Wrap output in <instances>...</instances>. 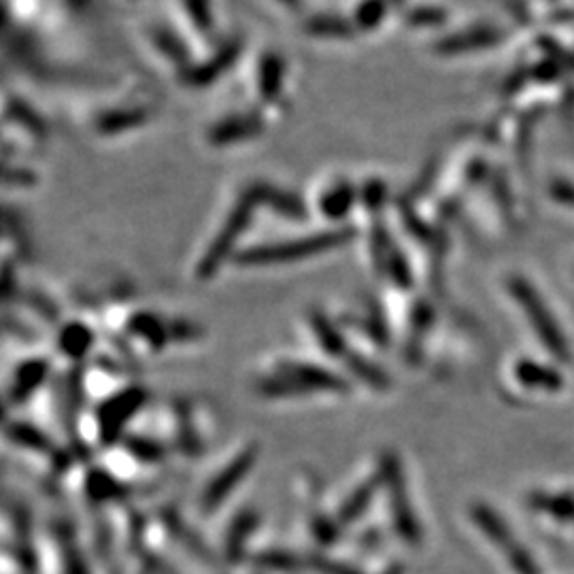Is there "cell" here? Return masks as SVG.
<instances>
[{
    "label": "cell",
    "instance_id": "obj_1",
    "mask_svg": "<svg viewBox=\"0 0 574 574\" xmlns=\"http://www.w3.org/2000/svg\"><path fill=\"white\" fill-rule=\"evenodd\" d=\"M353 239V232L345 226L319 230V232L294 236L290 241H277V243L247 247L234 257L236 266L247 268H266V266H287V264L305 262L308 257L330 253L339 247L347 245Z\"/></svg>",
    "mask_w": 574,
    "mask_h": 574
},
{
    "label": "cell",
    "instance_id": "obj_2",
    "mask_svg": "<svg viewBox=\"0 0 574 574\" xmlns=\"http://www.w3.org/2000/svg\"><path fill=\"white\" fill-rule=\"evenodd\" d=\"M256 211V202L249 198L247 191H243L241 198L236 200L232 209H230L228 217L224 219L222 228H219L215 236L211 239L207 251L200 256L198 264H196V279L211 281L219 273V268L230 262V257L239 256L236 247H239L241 239H243L247 230H249L253 213Z\"/></svg>",
    "mask_w": 574,
    "mask_h": 574
},
{
    "label": "cell",
    "instance_id": "obj_3",
    "mask_svg": "<svg viewBox=\"0 0 574 574\" xmlns=\"http://www.w3.org/2000/svg\"><path fill=\"white\" fill-rule=\"evenodd\" d=\"M345 383L330 370L315 364L285 362L260 381V392L268 398H290L294 393L342 392Z\"/></svg>",
    "mask_w": 574,
    "mask_h": 574
},
{
    "label": "cell",
    "instance_id": "obj_4",
    "mask_svg": "<svg viewBox=\"0 0 574 574\" xmlns=\"http://www.w3.org/2000/svg\"><path fill=\"white\" fill-rule=\"evenodd\" d=\"M472 519L478 523V528H481L483 534H485L492 543L498 544L500 551L506 555V560L513 564L517 574H538L536 561H534L532 555L523 549V544L513 536V532L506 528V523L500 519L498 513H494L487 506L478 504L472 509Z\"/></svg>",
    "mask_w": 574,
    "mask_h": 574
},
{
    "label": "cell",
    "instance_id": "obj_5",
    "mask_svg": "<svg viewBox=\"0 0 574 574\" xmlns=\"http://www.w3.org/2000/svg\"><path fill=\"white\" fill-rule=\"evenodd\" d=\"M256 455H257V449L247 447L245 452L234 455V458L211 478V483L207 485V489L200 496L202 513H205V511L207 513H213L219 504L226 502L230 494H232L234 489L243 483V478L249 475L253 461H256Z\"/></svg>",
    "mask_w": 574,
    "mask_h": 574
},
{
    "label": "cell",
    "instance_id": "obj_6",
    "mask_svg": "<svg viewBox=\"0 0 574 574\" xmlns=\"http://www.w3.org/2000/svg\"><path fill=\"white\" fill-rule=\"evenodd\" d=\"M243 191L249 194V198L256 202L257 209H268L274 215L290 219V222H305L308 217V209L300 196H296L294 191L279 188L274 183L253 181Z\"/></svg>",
    "mask_w": 574,
    "mask_h": 574
},
{
    "label": "cell",
    "instance_id": "obj_7",
    "mask_svg": "<svg viewBox=\"0 0 574 574\" xmlns=\"http://www.w3.org/2000/svg\"><path fill=\"white\" fill-rule=\"evenodd\" d=\"M262 131L264 122L257 114H232L213 123L209 132H207V139H209L213 148L226 149L260 137Z\"/></svg>",
    "mask_w": 574,
    "mask_h": 574
},
{
    "label": "cell",
    "instance_id": "obj_8",
    "mask_svg": "<svg viewBox=\"0 0 574 574\" xmlns=\"http://www.w3.org/2000/svg\"><path fill=\"white\" fill-rule=\"evenodd\" d=\"M517 298H519L521 307L526 308V313L530 315L534 330L538 332V336L544 341V345L549 347V351L557 358H568L564 336L560 334V330H557V325L553 319H551L547 308H543V305H540V300L534 296L530 287L517 285Z\"/></svg>",
    "mask_w": 574,
    "mask_h": 574
},
{
    "label": "cell",
    "instance_id": "obj_9",
    "mask_svg": "<svg viewBox=\"0 0 574 574\" xmlns=\"http://www.w3.org/2000/svg\"><path fill=\"white\" fill-rule=\"evenodd\" d=\"M241 55V43L239 41H226L213 52L209 58L191 64L185 71V81L191 88H207L211 83H215L219 77L226 75L228 69H232L236 58Z\"/></svg>",
    "mask_w": 574,
    "mask_h": 574
},
{
    "label": "cell",
    "instance_id": "obj_10",
    "mask_svg": "<svg viewBox=\"0 0 574 574\" xmlns=\"http://www.w3.org/2000/svg\"><path fill=\"white\" fill-rule=\"evenodd\" d=\"M385 478L390 481V485H392L393 523H396V530L404 540H407V543H418L419 526H418V519H415L413 509H410V502L407 498V489H404L401 466H398V461H387Z\"/></svg>",
    "mask_w": 574,
    "mask_h": 574
},
{
    "label": "cell",
    "instance_id": "obj_11",
    "mask_svg": "<svg viewBox=\"0 0 574 574\" xmlns=\"http://www.w3.org/2000/svg\"><path fill=\"white\" fill-rule=\"evenodd\" d=\"M285 86V60L277 52H266L257 62L256 92L262 105H274Z\"/></svg>",
    "mask_w": 574,
    "mask_h": 574
},
{
    "label": "cell",
    "instance_id": "obj_12",
    "mask_svg": "<svg viewBox=\"0 0 574 574\" xmlns=\"http://www.w3.org/2000/svg\"><path fill=\"white\" fill-rule=\"evenodd\" d=\"M358 205H359V190L353 183H349L342 179V181L332 183L330 188H325L322 191V196H319V202H317V209L325 217V222L341 224Z\"/></svg>",
    "mask_w": 574,
    "mask_h": 574
},
{
    "label": "cell",
    "instance_id": "obj_13",
    "mask_svg": "<svg viewBox=\"0 0 574 574\" xmlns=\"http://www.w3.org/2000/svg\"><path fill=\"white\" fill-rule=\"evenodd\" d=\"M149 120V111L143 106H120V109L105 111L96 120V132L103 137H117V134H126L145 126Z\"/></svg>",
    "mask_w": 574,
    "mask_h": 574
},
{
    "label": "cell",
    "instance_id": "obj_14",
    "mask_svg": "<svg viewBox=\"0 0 574 574\" xmlns=\"http://www.w3.org/2000/svg\"><path fill=\"white\" fill-rule=\"evenodd\" d=\"M143 402V392L131 390L122 392L115 401L106 402L103 410H100V432L109 435V438H115L120 435V427L131 419L132 410H137Z\"/></svg>",
    "mask_w": 574,
    "mask_h": 574
},
{
    "label": "cell",
    "instance_id": "obj_15",
    "mask_svg": "<svg viewBox=\"0 0 574 574\" xmlns=\"http://www.w3.org/2000/svg\"><path fill=\"white\" fill-rule=\"evenodd\" d=\"M49 373V366L45 359H28L15 370L13 383L9 387V401L20 404L24 402L26 398H30V393L41 387L45 376Z\"/></svg>",
    "mask_w": 574,
    "mask_h": 574
},
{
    "label": "cell",
    "instance_id": "obj_16",
    "mask_svg": "<svg viewBox=\"0 0 574 574\" xmlns=\"http://www.w3.org/2000/svg\"><path fill=\"white\" fill-rule=\"evenodd\" d=\"M305 30L317 38H334V41H347L358 32L353 20L341 18L336 13H317L307 20Z\"/></svg>",
    "mask_w": 574,
    "mask_h": 574
},
{
    "label": "cell",
    "instance_id": "obj_17",
    "mask_svg": "<svg viewBox=\"0 0 574 574\" xmlns=\"http://www.w3.org/2000/svg\"><path fill=\"white\" fill-rule=\"evenodd\" d=\"M128 330H131L137 339L148 342L149 349H162L165 342L171 341L173 336V330H168L165 322L151 313L132 315L131 322H128Z\"/></svg>",
    "mask_w": 574,
    "mask_h": 574
},
{
    "label": "cell",
    "instance_id": "obj_18",
    "mask_svg": "<svg viewBox=\"0 0 574 574\" xmlns=\"http://www.w3.org/2000/svg\"><path fill=\"white\" fill-rule=\"evenodd\" d=\"M151 41H154L156 49L160 52L165 58L171 62V64L177 66L179 71H188L190 69V49L185 47V43L181 41V37L177 32H173L171 28H154L151 32Z\"/></svg>",
    "mask_w": 574,
    "mask_h": 574
},
{
    "label": "cell",
    "instance_id": "obj_19",
    "mask_svg": "<svg viewBox=\"0 0 574 574\" xmlns=\"http://www.w3.org/2000/svg\"><path fill=\"white\" fill-rule=\"evenodd\" d=\"M311 328H313V334H315V341H317V345L322 347L328 356L341 358L342 353L347 351L345 339H342L341 330L336 328V325L332 324L325 315L317 313V311L311 313Z\"/></svg>",
    "mask_w": 574,
    "mask_h": 574
},
{
    "label": "cell",
    "instance_id": "obj_20",
    "mask_svg": "<svg viewBox=\"0 0 574 574\" xmlns=\"http://www.w3.org/2000/svg\"><path fill=\"white\" fill-rule=\"evenodd\" d=\"M7 117H11L21 131H26L32 137H45L47 134V126H45V120L35 111V106L24 103L21 98L11 100L7 105Z\"/></svg>",
    "mask_w": 574,
    "mask_h": 574
},
{
    "label": "cell",
    "instance_id": "obj_21",
    "mask_svg": "<svg viewBox=\"0 0 574 574\" xmlns=\"http://www.w3.org/2000/svg\"><path fill=\"white\" fill-rule=\"evenodd\" d=\"M393 0H362L358 4L356 13H353V24L358 30H376L383 24V20L390 13Z\"/></svg>",
    "mask_w": 574,
    "mask_h": 574
},
{
    "label": "cell",
    "instance_id": "obj_22",
    "mask_svg": "<svg viewBox=\"0 0 574 574\" xmlns=\"http://www.w3.org/2000/svg\"><path fill=\"white\" fill-rule=\"evenodd\" d=\"M181 3L194 30L202 37H211L215 32V13H213L211 0H181Z\"/></svg>",
    "mask_w": 574,
    "mask_h": 574
},
{
    "label": "cell",
    "instance_id": "obj_23",
    "mask_svg": "<svg viewBox=\"0 0 574 574\" xmlns=\"http://www.w3.org/2000/svg\"><path fill=\"white\" fill-rule=\"evenodd\" d=\"M92 345V334H89L88 325L83 324H71L66 325L64 332L60 336V347L66 356L79 358L88 351Z\"/></svg>",
    "mask_w": 574,
    "mask_h": 574
},
{
    "label": "cell",
    "instance_id": "obj_24",
    "mask_svg": "<svg viewBox=\"0 0 574 574\" xmlns=\"http://www.w3.org/2000/svg\"><path fill=\"white\" fill-rule=\"evenodd\" d=\"M387 185L383 179H368L362 188H359V205L364 207L370 215H379L383 207L387 205Z\"/></svg>",
    "mask_w": 574,
    "mask_h": 574
},
{
    "label": "cell",
    "instance_id": "obj_25",
    "mask_svg": "<svg viewBox=\"0 0 574 574\" xmlns=\"http://www.w3.org/2000/svg\"><path fill=\"white\" fill-rule=\"evenodd\" d=\"M492 41V35H487V32H468V35H461V37H453L449 38V41L441 43V52L444 54H453V52H461V49H475V47H481V45H485Z\"/></svg>",
    "mask_w": 574,
    "mask_h": 574
},
{
    "label": "cell",
    "instance_id": "obj_26",
    "mask_svg": "<svg viewBox=\"0 0 574 574\" xmlns=\"http://www.w3.org/2000/svg\"><path fill=\"white\" fill-rule=\"evenodd\" d=\"M521 381H526L528 385H544V387H560V376L551 373L547 368H540L534 364H523L519 368Z\"/></svg>",
    "mask_w": 574,
    "mask_h": 574
},
{
    "label": "cell",
    "instance_id": "obj_27",
    "mask_svg": "<svg viewBox=\"0 0 574 574\" xmlns=\"http://www.w3.org/2000/svg\"><path fill=\"white\" fill-rule=\"evenodd\" d=\"M444 18L443 11L438 9H410L407 13V24L415 26V28H426V26H436L441 24V20Z\"/></svg>",
    "mask_w": 574,
    "mask_h": 574
},
{
    "label": "cell",
    "instance_id": "obj_28",
    "mask_svg": "<svg viewBox=\"0 0 574 574\" xmlns=\"http://www.w3.org/2000/svg\"><path fill=\"white\" fill-rule=\"evenodd\" d=\"M4 183H7V188H30L37 183V173L21 166H7L4 168Z\"/></svg>",
    "mask_w": 574,
    "mask_h": 574
},
{
    "label": "cell",
    "instance_id": "obj_29",
    "mask_svg": "<svg viewBox=\"0 0 574 574\" xmlns=\"http://www.w3.org/2000/svg\"><path fill=\"white\" fill-rule=\"evenodd\" d=\"M274 3L281 4V7L290 9V11H300L302 9V0H274Z\"/></svg>",
    "mask_w": 574,
    "mask_h": 574
},
{
    "label": "cell",
    "instance_id": "obj_30",
    "mask_svg": "<svg viewBox=\"0 0 574 574\" xmlns=\"http://www.w3.org/2000/svg\"><path fill=\"white\" fill-rule=\"evenodd\" d=\"M66 3H69L72 9H83V7H88V0H66ZM69 4H66V7H69Z\"/></svg>",
    "mask_w": 574,
    "mask_h": 574
}]
</instances>
